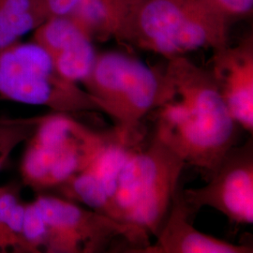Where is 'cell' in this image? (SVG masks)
Returning a JSON list of instances; mask_svg holds the SVG:
<instances>
[{
  "mask_svg": "<svg viewBox=\"0 0 253 253\" xmlns=\"http://www.w3.org/2000/svg\"><path fill=\"white\" fill-rule=\"evenodd\" d=\"M211 71L235 123L253 134V37L215 52Z\"/></svg>",
  "mask_w": 253,
  "mask_h": 253,
  "instance_id": "cell-10",
  "label": "cell"
},
{
  "mask_svg": "<svg viewBox=\"0 0 253 253\" xmlns=\"http://www.w3.org/2000/svg\"><path fill=\"white\" fill-rule=\"evenodd\" d=\"M33 42L50 54L64 78L76 84L88 77L98 54L90 37L69 16L46 19L34 31Z\"/></svg>",
  "mask_w": 253,
  "mask_h": 253,
  "instance_id": "cell-11",
  "label": "cell"
},
{
  "mask_svg": "<svg viewBox=\"0 0 253 253\" xmlns=\"http://www.w3.org/2000/svg\"><path fill=\"white\" fill-rule=\"evenodd\" d=\"M39 119L40 117L0 120V169L15 147L32 135Z\"/></svg>",
  "mask_w": 253,
  "mask_h": 253,
  "instance_id": "cell-16",
  "label": "cell"
},
{
  "mask_svg": "<svg viewBox=\"0 0 253 253\" xmlns=\"http://www.w3.org/2000/svg\"><path fill=\"white\" fill-rule=\"evenodd\" d=\"M230 15H241L253 9V0H216Z\"/></svg>",
  "mask_w": 253,
  "mask_h": 253,
  "instance_id": "cell-18",
  "label": "cell"
},
{
  "mask_svg": "<svg viewBox=\"0 0 253 253\" xmlns=\"http://www.w3.org/2000/svg\"><path fill=\"white\" fill-rule=\"evenodd\" d=\"M34 202L48 227L45 253H107L124 248L144 253L151 244L144 232L63 197L39 195Z\"/></svg>",
  "mask_w": 253,
  "mask_h": 253,
  "instance_id": "cell-7",
  "label": "cell"
},
{
  "mask_svg": "<svg viewBox=\"0 0 253 253\" xmlns=\"http://www.w3.org/2000/svg\"><path fill=\"white\" fill-rule=\"evenodd\" d=\"M83 84L100 103L102 113L127 133L140 131L142 120L162 104L169 89L165 71L119 52L97 54Z\"/></svg>",
  "mask_w": 253,
  "mask_h": 253,
  "instance_id": "cell-5",
  "label": "cell"
},
{
  "mask_svg": "<svg viewBox=\"0 0 253 253\" xmlns=\"http://www.w3.org/2000/svg\"><path fill=\"white\" fill-rule=\"evenodd\" d=\"M135 0H80L69 17L92 41H118Z\"/></svg>",
  "mask_w": 253,
  "mask_h": 253,
  "instance_id": "cell-13",
  "label": "cell"
},
{
  "mask_svg": "<svg viewBox=\"0 0 253 253\" xmlns=\"http://www.w3.org/2000/svg\"><path fill=\"white\" fill-rule=\"evenodd\" d=\"M192 212L177 190L160 233L144 253H252L253 248L233 244L200 232L190 219Z\"/></svg>",
  "mask_w": 253,
  "mask_h": 253,
  "instance_id": "cell-12",
  "label": "cell"
},
{
  "mask_svg": "<svg viewBox=\"0 0 253 253\" xmlns=\"http://www.w3.org/2000/svg\"><path fill=\"white\" fill-rule=\"evenodd\" d=\"M141 140L140 132L127 133L118 129V135L85 169L56 189L63 198L117 220L115 197L119 174L128 156L141 146Z\"/></svg>",
  "mask_w": 253,
  "mask_h": 253,
  "instance_id": "cell-9",
  "label": "cell"
},
{
  "mask_svg": "<svg viewBox=\"0 0 253 253\" xmlns=\"http://www.w3.org/2000/svg\"><path fill=\"white\" fill-rule=\"evenodd\" d=\"M0 96L56 113L102 112L87 91L64 78L50 54L35 42H19L0 50Z\"/></svg>",
  "mask_w": 253,
  "mask_h": 253,
  "instance_id": "cell-6",
  "label": "cell"
},
{
  "mask_svg": "<svg viewBox=\"0 0 253 253\" xmlns=\"http://www.w3.org/2000/svg\"><path fill=\"white\" fill-rule=\"evenodd\" d=\"M47 17L69 16L80 0H42Z\"/></svg>",
  "mask_w": 253,
  "mask_h": 253,
  "instance_id": "cell-17",
  "label": "cell"
},
{
  "mask_svg": "<svg viewBox=\"0 0 253 253\" xmlns=\"http://www.w3.org/2000/svg\"><path fill=\"white\" fill-rule=\"evenodd\" d=\"M47 240V223L36 203L25 204L21 243L22 252L44 253Z\"/></svg>",
  "mask_w": 253,
  "mask_h": 253,
  "instance_id": "cell-15",
  "label": "cell"
},
{
  "mask_svg": "<svg viewBox=\"0 0 253 253\" xmlns=\"http://www.w3.org/2000/svg\"><path fill=\"white\" fill-rule=\"evenodd\" d=\"M8 250H9V249H8L7 245L4 242V240L2 239V237L0 236V253H5V252H7Z\"/></svg>",
  "mask_w": 253,
  "mask_h": 253,
  "instance_id": "cell-19",
  "label": "cell"
},
{
  "mask_svg": "<svg viewBox=\"0 0 253 253\" xmlns=\"http://www.w3.org/2000/svg\"><path fill=\"white\" fill-rule=\"evenodd\" d=\"M118 133L116 126L94 130L70 114L40 117L22 160L23 180L34 190L56 189L85 169Z\"/></svg>",
  "mask_w": 253,
  "mask_h": 253,
  "instance_id": "cell-4",
  "label": "cell"
},
{
  "mask_svg": "<svg viewBox=\"0 0 253 253\" xmlns=\"http://www.w3.org/2000/svg\"><path fill=\"white\" fill-rule=\"evenodd\" d=\"M169 89L155 109V134L208 177L235 145V123L211 69L185 55L168 59Z\"/></svg>",
  "mask_w": 253,
  "mask_h": 253,
  "instance_id": "cell-1",
  "label": "cell"
},
{
  "mask_svg": "<svg viewBox=\"0 0 253 253\" xmlns=\"http://www.w3.org/2000/svg\"><path fill=\"white\" fill-rule=\"evenodd\" d=\"M185 162L154 135L128 156L118 178L116 219L156 237L179 190Z\"/></svg>",
  "mask_w": 253,
  "mask_h": 253,
  "instance_id": "cell-3",
  "label": "cell"
},
{
  "mask_svg": "<svg viewBox=\"0 0 253 253\" xmlns=\"http://www.w3.org/2000/svg\"><path fill=\"white\" fill-rule=\"evenodd\" d=\"M207 185L198 189L181 190V195L192 214L201 208H211L238 224L253 223V145L233 146Z\"/></svg>",
  "mask_w": 253,
  "mask_h": 253,
  "instance_id": "cell-8",
  "label": "cell"
},
{
  "mask_svg": "<svg viewBox=\"0 0 253 253\" xmlns=\"http://www.w3.org/2000/svg\"><path fill=\"white\" fill-rule=\"evenodd\" d=\"M46 19L42 0H0V50L19 42Z\"/></svg>",
  "mask_w": 253,
  "mask_h": 253,
  "instance_id": "cell-14",
  "label": "cell"
},
{
  "mask_svg": "<svg viewBox=\"0 0 253 253\" xmlns=\"http://www.w3.org/2000/svg\"><path fill=\"white\" fill-rule=\"evenodd\" d=\"M230 15L216 0H135L118 42L171 59L229 45Z\"/></svg>",
  "mask_w": 253,
  "mask_h": 253,
  "instance_id": "cell-2",
  "label": "cell"
}]
</instances>
